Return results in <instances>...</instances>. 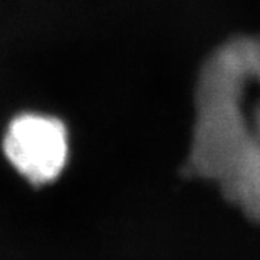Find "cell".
<instances>
[{"instance_id":"cell-1","label":"cell","mask_w":260,"mask_h":260,"mask_svg":"<svg viewBox=\"0 0 260 260\" xmlns=\"http://www.w3.org/2000/svg\"><path fill=\"white\" fill-rule=\"evenodd\" d=\"M185 171L260 223V37L229 39L201 67Z\"/></svg>"},{"instance_id":"cell-2","label":"cell","mask_w":260,"mask_h":260,"mask_svg":"<svg viewBox=\"0 0 260 260\" xmlns=\"http://www.w3.org/2000/svg\"><path fill=\"white\" fill-rule=\"evenodd\" d=\"M10 165L34 185L54 182L68 162V133L56 117L23 113L10 121L3 138Z\"/></svg>"}]
</instances>
